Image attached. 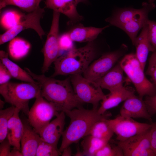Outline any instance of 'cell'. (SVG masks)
<instances>
[{"mask_svg": "<svg viewBox=\"0 0 156 156\" xmlns=\"http://www.w3.org/2000/svg\"><path fill=\"white\" fill-rule=\"evenodd\" d=\"M9 156H23V155L21 151L13 147L11 149Z\"/></svg>", "mask_w": 156, "mask_h": 156, "instance_id": "cell-40", "label": "cell"}, {"mask_svg": "<svg viewBox=\"0 0 156 156\" xmlns=\"http://www.w3.org/2000/svg\"><path fill=\"white\" fill-rule=\"evenodd\" d=\"M120 66L133 84L139 95L144 96L156 94V87L146 77L135 54L131 53L125 56L119 62Z\"/></svg>", "mask_w": 156, "mask_h": 156, "instance_id": "cell-5", "label": "cell"}, {"mask_svg": "<svg viewBox=\"0 0 156 156\" xmlns=\"http://www.w3.org/2000/svg\"><path fill=\"white\" fill-rule=\"evenodd\" d=\"M123 70L119 62L103 76L95 81L101 88L110 92L123 87Z\"/></svg>", "mask_w": 156, "mask_h": 156, "instance_id": "cell-18", "label": "cell"}, {"mask_svg": "<svg viewBox=\"0 0 156 156\" xmlns=\"http://www.w3.org/2000/svg\"><path fill=\"white\" fill-rule=\"evenodd\" d=\"M60 13L53 11L51 28L43 47L44 62L42 71L44 74L60 56L59 44V23Z\"/></svg>", "mask_w": 156, "mask_h": 156, "instance_id": "cell-11", "label": "cell"}, {"mask_svg": "<svg viewBox=\"0 0 156 156\" xmlns=\"http://www.w3.org/2000/svg\"><path fill=\"white\" fill-rule=\"evenodd\" d=\"M46 7L53 11L62 13L67 16L71 22L81 20L82 16L78 12L76 0H45Z\"/></svg>", "mask_w": 156, "mask_h": 156, "instance_id": "cell-17", "label": "cell"}, {"mask_svg": "<svg viewBox=\"0 0 156 156\" xmlns=\"http://www.w3.org/2000/svg\"><path fill=\"white\" fill-rule=\"evenodd\" d=\"M107 119L95 122L92 126L88 135L110 140L114 133L107 122Z\"/></svg>", "mask_w": 156, "mask_h": 156, "instance_id": "cell-27", "label": "cell"}, {"mask_svg": "<svg viewBox=\"0 0 156 156\" xmlns=\"http://www.w3.org/2000/svg\"><path fill=\"white\" fill-rule=\"evenodd\" d=\"M25 15L15 10L6 11L1 17V25L5 29H9L21 21L24 18Z\"/></svg>", "mask_w": 156, "mask_h": 156, "instance_id": "cell-29", "label": "cell"}, {"mask_svg": "<svg viewBox=\"0 0 156 156\" xmlns=\"http://www.w3.org/2000/svg\"><path fill=\"white\" fill-rule=\"evenodd\" d=\"M155 7L154 3H143L142 7L140 9L139 12L134 19L120 28L128 36L133 45H134L138 32L144 25L148 24L149 20L148 18L149 13Z\"/></svg>", "mask_w": 156, "mask_h": 156, "instance_id": "cell-13", "label": "cell"}, {"mask_svg": "<svg viewBox=\"0 0 156 156\" xmlns=\"http://www.w3.org/2000/svg\"><path fill=\"white\" fill-rule=\"evenodd\" d=\"M109 26L107 25L103 27L97 28L79 25L67 33L73 41L88 42L93 41L103 30Z\"/></svg>", "mask_w": 156, "mask_h": 156, "instance_id": "cell-22", "label": "cell"}, {"mask_svg": "<svg viewBox=\"0 0 156 156\" xmlns=\"http://www.w3.org/2000/svg\"><path fill=\"white\" fill-rule=\"evenodd\" d=\"M134 45L136 48V55L144 70L149 53L154 51L148 38V24L142 28L140 33L136 38Z\"/></svg>", "mask_w": 156, "mask_h": 156, "instance_id": "cell-20", "label": "cell"}, {"mask_svg": "<svg viewBox=\"0 0 156 156\" xmlns=\"http://www.w3.org/2000/svg\"><path fill=\"white\" fill-rule=\"evenodd\" d=\"M28 116V121L34 129L39 132L59 113L53 105L45 99L40 93L36 98Z\"/></svg>", "mask_w": 156, "mask_h": 156, "instance_id": "cell-7", "label": "cell"}, {"mask_svg": "<svg viewBox=\"0 0 156 156\" xmlns=\"http://www.w3.org/2000/svg\"><path fill=\"white\" fill-rule=\"evenodd\" d=\"M96 52L93 41L83 47L72 48L53 62L54 71L51 77L83 73L95 57Z\"/></svg>", "mask_w": 156, "mask_h": 156, "instance_id": "cell-3", "label": "cell"}, {"mask_svg": "<svg viewBox=\"0 0 156 156\" xmlns=\"http://www.w3.org/2000/svg\"><path fill=\"white\" fill-rule=\"evenodd\" d=\"M5 104L4 102L1 100V99L0 100V109H3L4 107V105Z\"/></svg>", "mask_w": 156, "mask_h": 156, "instance_id": "cell-42", "label": "cell"}, {"mask_svg": "<svg viewBox=\"0 0 156 156\" xmlns=\"http://www.w3.org/2000/svg\"><path fill=\"white\" fill-rule=\"evenodd\" d=\"M144 101L148 111L151 115L156 113V94L152 96H147Z\"/></svg>", "mask_w": 156, "mask_h": 156, "instance_id": "cell-37", "label": "cell"}, {"mask_svg": "<svg viewBox=\"0 0 156 156\" xmlns=\"http://www.w3.org/2000/svg\"><path fill=\"white\" fill-rule=\"evenodd\" d=\"M148 2L150 3H153L156 0H148Z\"/></svg>", "mask_w": 156, "mask_h": 156, "instance_id": "cell-44", "label": "cell"}, {"mask_svg": "<svg viewBox=\"0 0 156 156\" xmlns=\"http://www.w3.org/2000/svg\"><path fill=\"white\" fill-rule=\"evenodd\" d=\"M42 0H0V9L12 5L16 6L28 13L32 12L40 6Z\"/></svg>", "mask_w": 156, "mask_h": 156, "instance_id": "cell-28", "label": "cell"}, {"mask_svg": "<svg viewBox=\"0 0 156 156\" xmlns=\"http://www.w3.org/2000/svg\"><path fill=\"white\" fill-rule=\"evenodd\" d=\"M11 146L7 138L0 142V156H9L11 150Z\"/></svg>", "mask_w": 156, "mask_h": 156, "instance_id": "cell-38", "label": "cell"}, {"mask_svg": "<svg viewBox=\"0 0 156 156\" xmlns=\"http://www.w3.org/2000/svg\"><path fill=\"white\" fill-rule=\"evenodd\" d=\"M148 26V37L151 44L156 51V22L149 20Z\"/></svg>", "mask_w": 156, "mask_h": 156, "instance_id": "cell-34", "label": "cell"}, {"mask_svg": "<svg viewBox=\"0 0 156 156\" xmlns=\"http://www.w3.org/2000/svg\"><path fill=\"white\" fill-rule=\"evenodd\" d=\"M78 3L80 2H83L84 3H87L88 0H76Z\"/></svg>", "mask_w": 156, "mask_h": 156, "instance_id": "cell-43", "label": "cell"}, {"mask_svg": "<svg viewBox=\"0 0 156 156\" xmlns=\"http://www.w3.org/2000/svg\"><path fill=\"white\" fill-rule=\"evenodd\" d=\"M134 94L133 91L124 86L110 92L107 98L102 101L101 105L98 109V113L99 114H104L107 110L117 106Z\"/></svg>", "mask_w": 156, "mask_h": 156, "instance_id": "cell-21", "label": "cell"}, {"mask_svg": "<svg viewBox=\"0 0 156 156\" xmlns=\"http://www.w3.org/2000/svg\"><path fill=\"white\" fill-rule=\"evenodd\" d=\"M146 73L151 77L153 83L156 87V51L153 52L149 58L148 65Z\"/></svg>", "mask_w": 156, "mask_h": 156, "instance_id": "cell-33", "label": "cell"}, {"mask_svg": "<svg viewBox=\"0 0 156 156\" xmlns=\"http://www.w3.org/2000/svg\"><path fill=\"white\" fill-rule=\"evenodd\" d=\"M21 110L15 107L14 112L9 119L7 138L11 146L21 151V140L23 130V125L19 116Z\"/></svg>", "mask_w": 156, "mask_h": 156, "instance_id": "cell-19", "label": "cell"}, {"mask_svg": "<svg viewBox=\"0 0 156 156\" xmlns=\"http://www.w3.org/2000/svg\"><path fill=\"white\" fill-rule=\"evenodd\" d=\"M44 12V9L40 7L34 11L25 15L24 20L0 35V44L10 41L21 31L29 29L35 30L42 39L45 33L41 26L40 21L43 17Z\"/></svg>", "mask_w": 156, "mask_h": 156, "instance_id": "cell-10", "label": "cell"}, {"mask_svg": "<svg viewBox=\"0 0 156 156\" xmlns=\"http://www.w3.org/2000/svg\"><path fill=\"white\" fill-rule=\"evenodd\" d=\"M61 153L57 147L48 143L41 138L37 149L36 156H58Z\"/></svg>", "mask_w": 156, "mask_h": 156, "instance_id": "cell-31", "label": "cell"}, {"mask_svg": "<svg viewBox=\"0 0 156 156\" xmlns=\"http://www.w3.org/2000/svg\"><path fill=\"white\" fill-rule=\"evenodd\" d=\"M151 125L150 130L151 148L156 156V123Z\"/></svg>", "mask_w": 156, "mask_h": 156, "instance_id": "cell-39", "label": "cell"}, {"mask_svg": "<svg viewBox=\"0 0 156 156\" xmlns=\"http://www.w3.org/2000/svg\"><path fill=\"white\" fill-rule=\"evenodd\" d=\"M62 153V156H70L71 155V151L69 146L64 149Z\"/></svg>", "mask_w": 156, "mask_h": 156, "instance_id": "cell-41", "label": "cell"}, {"mask_svg": "<svg viewBox=\"0 0 156 156\" xmlns=\"http://www.w3.org/2000/svg\"><path fill=\"white\" fill-rule=\"evenodd\" d=\"M73 41L67 33L59 36V44L60 51L61 50L69 51L73 48Z\"/></svg>", "mask_w": 156, "mask_h": 156, "instance_id": "cell-35", "label": "cell"}, {"mask_svg": "<svg viewBox=\"0 0 156 156\" xmlns=\"http://www.w3.org/2000/svg\"><path fill=\"white\" fill-rule=\"evenodd\" d=\"M120 116L131 118H143L151 121V115L149 113L144 101L134 94L124 102L120 110Z\"/></svg>", "mask_w": 156, "mask_h": 156, "instance_id": "cell-14", "label": "cell"}, {"mask_svg": "<svg viewBox=\"0 0 156 156\" xmlns=\"http://www.w3.org/2000/svg\"><path fill=\"white\" fill-rule=\"evenodd\" d=\"M12 77L11 74L6 67L0 61V85L9 82Z\"/></svg>", "mask_w": 156, "mask_h": 156, "instance_id": "cell-36", "label": "cell"}, {"mask_svg": "<svg viewBox=\"0 0 156 156\" xmlns=\"http://www.w3.org/2000/svg\"><path fill=\"white\" fill-rule=\"evenodd\" d=\"M15 107L12 106L0 110V142L7 138L8 121L13 114Z\"/></svg>", "mask_w": 156, "mask_h": 156, "instance_id": "cell-30", "label": "cell"}, {"mask_svg": "<svg viewBox=\"0 0 156 156\" xmlns=\"http://www.w3.org/2000/svg\"><path fill=\"white\" fill-rule=\"evenodd\" d=\"M23 130L21 140V151L23 156H34L41 139L39 134L29 122L23 121Z\"/></svg>", "mask_w": 156, "mask_h": 156, "instance_id": "cell-16", "label": "cell"}, {"mask_svg": "<svg viewBox=\"0 0 156 156\" xmlns=\"http://www.w3.org/2000/svg\"><path fill=\"white\" fill-rule=\"evenodd\" d=\"M106 120L114 133L118 141L125 140L136 135L149 130L151 125L137 122L133 118L120 115L112 119Z\"/></svg>", "mask_w": 156, "mask_h": 156, "instance_id": "cell-9", "label": "cell"}, {"mask_svg": "<svg viewBox=\"0 0 156 156\" xmlns=\"http://www.w3.org/2000/svg\"><path fill=\"white\" fill-rule=\"evenodd\" d=\"M98 109H86L82 106L67 111L65 113L70 118V123L62 135V141L59 149L63 150L74 143H77L88 135L92 125L96 122L108 119L110 113L99 114Z\"/></svg>", "mask_w": 156, "mask_h": 156, "instance_id": "cell-2", "label": "cell"}, {"mask_svg": "<svg viewBox=\"0 0 156 156\" xmlns=\"http://www.w3.org/2000/svg\"><path fill=\"white\" fill-rule=\"evenodd\" d=\"M70 78L75 93L82 103L91 104L93 109H97L100 101L107 98V95L95 82L87 79L81 74L71 75Z\"/></svg>", "mask_w": 156, "mask_h": 156, "instance_id": "cell-6", "label": "cell"}, {"mask_svg": "<svg viewBox=\"0 0 156 156\" xmlns=\"http://www.w3.org/2000/svg\"><path fill=\"white\" fill-rule=\"evenodd\" d=\"M0 59L1 61L9 71L12 77L26 82L38 83L26 70H23L10 60L8 57L7 53L0 50Z\"/></svg>", "mask_w": 156, "mask_h": 156, "instance_id": "cell-24", "label": "cell"}, {"mask_svg": "<svg viewBox=\"0 0 156 156\" xmlns=\"http://www.w3.org/2000/svg\"><path fill=\"white\" fill-rule=\"evenodd\" d=\"M150 130L125 140L116 141L124 156H156L151 148Z\"/></svg>", "mask_w": 156, "mask_h": 156, "instance_id": "cell-12", "label": "cell"}, {"mask_svg": "<svg viewBox=\"0 0 156 156\" xmlns=\"http://www.w3.org/2000/svg\"><path fill=\"white\" fill-rule=\"evenodd\" d=\"M0 93L5 101L20 109L28 116L29 101L40 93L38 83L8 82L0 85Z\"/></svg>", "mask_w": 156, "mask_h": 156, "instance_id": "cell-4", "label": "cell"}, {"mask_svg": "<svg viewBox=\"0 0 156 156\" xmlns=\"http://www.w3.org/2000/svg\"><path fill=\"white\" fill-rule=\"evenodd\" d=\"M25 69L38 83L42 96L52 104L58 112L65 113L81 107L82 103L75 93L70 78L58 80L47 77L44 74H36L27 68Z\"/></svg>", "mask_w": 156, "mask_h": 156, "instance_id": "cell-1", "label": "cell"}, {"mask_svg": "<svg viewBox=\"0 0 156 156\" xmlns=\"http://www.w3.org/2000/svg\"><path fill=\"white\" fill-rule=\"evenodd\" d=\"M65 114L64 112H60L55 119L39 132L38 134L42 140L57 147L59 140L64 131Z\"/></svg>", "mask_w": 156, "mask_h": 156, "instance_id": "cell-15", "label": "cell"}, {"mask_svg": "<svg viewBox=\"0 0 156 156\" xmlns=\"http://www.w3.org/2000/svg\"><path fill=\"white\" fill-rule=\"evenodd\" d=\"M140 10L131 8H119L115 10L112 15L105 20L111 25L119 28L132 21Z\"/></svg>", "mask_w": 156, "mask_h": 156, "instance_id": "cell-23", "label": "cell"}, {"mask_svg": "<svg viewBox=\"0 0 156 156\" xmlns=\"http://www.w3.org/2000/svg\"><path fill=\"white\" fill-rule=\"evenodd\" d=\"M8 47L11 56L15 59L19 60L27 54L30 48V45L25 40L16 37L10 41Z\"/></svg>", "mask_w": 156, "mask_h": 156, "instance_id": "cell-26", "label": "cell"}, {"mask_svg": "<svg viewBox=\"0 0 156 156\" xmlns=\"http://www.w3.org/2000/svg\"><path fill=\"white\" fill-rule=\"evenodd\" d=\"M127 48L123 44L118 50L102 55L90 64L83 73L84 77L95 81L103 76L114 66L127 51Z\"/></svg>", "mask_w": 156, "mask_h": 156, "instance_id": "cell-8", "label": "cell"}, {"mask_svg": "<svg viewBox=\"0 0 156 156\" xmlns=\"http://www.w3.org/2000/svg\"><path fill=\"white\" fill-rule=\"evenodd\" d=\"M81 142L82 155L95 156L96 152L109 142V140L95 137L90 135L83 138Z\"/></svg>", "mask_w": 156, "mask_h": 156, "instance_id": "cell-25", "label": "cell"}, {"mask_svg": "<svg viewBox=\"0 0 156 156\" xmlns=\"http://www.w3.org/2000/svg\"><path fill=\"white\" fill-rule=\"evenodd\" d=\"M95 156H124V154L118 145L112 147L108 143L99 150Z\"/></svg>", "mask_w": 156, "mask_h": 156, "instance_id": "cell-32", "label": "cell"}]
</instances>
